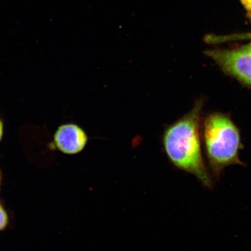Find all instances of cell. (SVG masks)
<instances>
[{
    "instance_id": "8",
    "label": "cell",
    "mask_w": 251,
    "mask_h": 251,
    "mask_svg": "<svg viewBox=\"0 0 251 251\" xmlns=\"http://www.w3.org/2000/svg\"><path fill=\"white\" fill-rule=\"evenodd\" d=\"M2 180V174L1 170H0V190H1V186Z\"/></svg>"
},
{
    "instance_id": "9",
    "label": "cell",
    "mask_w": 251,
    "mask_h": 251,
    "mask_svg": "<svg viewBox=\"0 0 251 251\" xmlns=\"http://www.w3.org/2000/svg\"><path fill=\"white\" fill-rule=\"evenodd\" d=\"M249 14H250V18L251 19V12H249Z\"/></svg>"
},
{
    "instance_id": "6",
    "label": "cell",
    "mask_w": 251,
    "mask_h": 251,
    "mask_svg": "<svg viewBox=\"0 0 251 251\" xmlns=\"http://www.w3.org/2000/svg\"><path fill=\"white\" fill-rule=\"evenodd\" d=\"M241 2L245 8L249 12H251V0H241Z\"/></svg>"
},
{
    "instance_id": "2",
    "label": "cell",
    "mask_w": 251,
    "mask_h": 251,
    "mask_svg": "<svg viewBox=\"0 0 251 251\" xmlns=\"http://www.w3.org/2000/svg\"><path fill=\"white\" fill-rule=\"evenodd\" d=\"M202 130L208 166L213 180L218 181L228 166L245 165L239 157V130L227 115L214 112L206 116Z\"/></svg>"
},
{
    "instance_id": "4",
    "label": "cell",
    "mask_w": 251,
    "mask_h": 251,
    "mask_svg": "<svg viewBox=\"0 0 251 251\" xmlns=\"http://www.w3.org/2000/svg\"><path fill=\"white\" fill-rule=\"evenodd\" d=\"M89 138L82 128L77 125H63L58 128L54 136L56 148L68 155L80 153L85 148Z\"/></svg>"
},
{
    "instance_id": "5",
    "label": "cell",
    "mask_w": 251,
    "mask_h": 251,
    "mask_svg": "<svg viewBox=\"0 0 251 251\" xmlns=\"http://www.w3.org/2000/svg\"><path fill=\"white\" fill-rule=\"evenodd\" d=\"M9 225V216L4 207L0 203V231H4Z\"/></svg>"
},
{
    "instance_id": "3",
    "label": "cell",
    "mask_w": 251,
    "mask_h": 251,
    "mask_svg": "<svg viewBox=\"0 0 251 251\" xmlns=\"http://www.w3.org/2000/svg\"><path fill=\"white\" fill-rule=\"evenodd\" d=\"M205 54L228 75L251 87V43L232 50H210Z\"/></svg>"
},
{
    "instance_id": "7",
    "label": "cell",
    "mask_w": 251,
    "mask_h": 251,
    "mask_svg": "<svg viewBox=\"0 0 251 251\" xmlns=\"http://www.w3.org/2000/svg\"><path fill=\"white\" fill-rule=\"evenodd\" d=\"M3 134V124L1 120H0V141L1 140V138Z\"/></svg>"
},
{
    "instance_id": "1",
    "label": "cell",
    "mask_w": 251,
    "mask_h": 251,
    "mask_svg": "<svg viewBox=\"0 0 251 251\" xmlns=\"http://www.w3.org/2000/svg\"><path fill=\"white\" fill-rule=\"evenodd\" d=\"M203 101L199 100L190 112L165 128L163 148L176 168L195 176L202 186L212 188L214 180L204 161L201 142V119Z\"/></svg>"
}]
</instances>
